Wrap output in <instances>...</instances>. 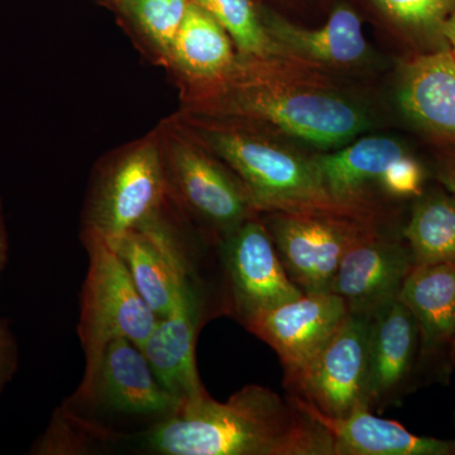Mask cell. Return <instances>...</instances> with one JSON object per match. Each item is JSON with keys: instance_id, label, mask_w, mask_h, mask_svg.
I'll use <instances>...</instances> for the list:
<instances>
[{"instance_id": "cb8c5ba5", "label": "cell", "mask_w": 455, "mask_h": 455, "mask_svg": "<svg viewBox=\"0 0 455 455\" xmlns=\"http://www.w3.org/2000/svg\"><path fill=\"white\" fill-rule=\"evenodd\" d=\"M397 28L416 40L444 42V27L455 0H373Z\"/></svg>"}, {"instance_id": "9c48e42d", "label": "cell", "mask_w": 455, "mask_h": 455, "mask_svg": "<svg viewBox=\"0 0 455 455\" xmlns=\"http://www.w3.org/2000/svg\"><path fill=\"white\" fill-rule=\"evenodd\" d=\"M164 185L157 148L140 147L104 179L90 214L89 232L116 250L131 232L157 220Z\"/></svg>"}, {"instance_id": "d6986e66", "label": "cell", "mask_w": 455, "mask_h": 455, "mask_svg": "<svg viewBox=\"0 0 455 455\" xmlns=\"http://www.w3.org/2000/svg\"><path fill=\"white\" fill-rule=\"evenodd\" d=\"M397 92L410 121L435 139L455 143V57L448 46L407 62Z\"/></svg>"}, {"instance_id": "1f68e13d", "label": "cell", "mask_w": 455, "mask_h": 455, "mask_svg": "<svg viewBox=\"0 0 455 455\" xmlns=\"http://www.w3.org/2000/svg\"><path fill=\"white\" fill-rule=\"evenodd\" d=\"M454 424H455V414H454Z\"/></svg>"}, {"instance_id": "8fae6325", "label": "cell", "mask_w": 455, "mask_h": 455, "mask_svg": "<svg viewBox=\"0 0 455 455\" xmlns=\"http://www.w3.org/2000/svg\"><path fill=\"white\" fill-rule=\"evenodd\" d=\"M79 403H95L116 414L164 419L181 403L164 390L139 346L119 338L110 341L94 376L76 392Z\"/></svg>"}, {"instance_id": "6da1fadb", "label": "cell", "mask_w": 455, "mask_h": 455, "mask_svg": "<svg viewBox=\"0 0 455 455\" xmlns=\"http://www.w3.org/2000/svg\"><path fill=\"white\" fill-rule=\"evenodd\" d=\"M217 109L305 149L329 152L373 125L361 95L324 73L280 56L243 57L217 80Z\"/></svg>"}, {"instance_id": "ba28073f", "label": "cell", "mask_w": 455, "mask_h": 455, "mask_svg": "<svg viewBox=\"0 0 455 455\" xmlns=\"http://www.w3.org/2000/svg\"><path fill=\"white\" fill-rule=\"evenodd\" d=\"M347 315L346 304L334 292L302 293L300 298L244 317L241 323L277 353L287 390L300 379Z\"/></svg>"}, {"instance_id": "83f0119b", "label": "cell", "mask_w": 455, "mask_h": 455, "mask_svg": "<svg viewBox=\"0 0 455 455\" xmlns=\"http://www.w3.org/2000/svg\"><path fill=\"white\" fill-rule=\"evenodd\" d=\"M435 178L455 197V152H448L435 164Z\"/></svg>"}, {"instance_id": "4316f807", "label": "cell", "mask_w": 455, "mask_h": 455, "mask_svg": "<svg viewBox=\"0 0 455 455\" xmlns=\"http://www.w3.org/2000/svg\"><path fill=\"white\" fill-rule=\"evenodd\" d=\"M17 346L4 322H0V394L17 370Z\"/></svg>"}, {"instance_id": "4fadbf2b", "label": "cell", "mask_w": 455, "mask_h": 455, "mask_svg": "<svg viewBox=\"0 0 455 455\" xmlns=\"http://www.w3.org/2000/svg\"><path fill=\"white\" fill-rule=\"evenodd\" d=\"M259 16L276 56L328 74L355 70L370 60L361 20L348 5H338L319 28L295 25L269 11H259Z\"/></svg>"}, {"instance_id": "ac0fdd59", "label": "cell", "mask_w": 455, "mask_h": 455, "mask_svg": "<svg viewBox=\"0 0 455 455\" xmlns=\"http://www.w3.org/2000/svg\"><path fill=\"white\" fill-rule=\"evenodd\" d=\"M116 251L158 319L170 313L180 293L196 281L190 259L157 220L131 232Z\"/></svg>"}, {"instance_id": "7a4b0ae2", "label": "cell", "mask_w": 455, "mask_h": 455, "mask_svg": "<svg viewBox=\"0 0 455 455\" xmlns=\"http://www.w3.org/2000/svg\"><path fill=\"white\" fill-rule=\"evenodd\" d=\"M140 443L160 455H335L331 433L298 398L259 385L226 403L206 394L181 403Z\"/></svg>"}, {"instance_id": "4dcf8cb0", "label": "cell", "mask_w": 455, "mask_h": 455, "mask_svg": "<svg viewBox=\"0 0 455 455\" xmlns=\"http://www.w3.org/2000/svg\"><path fill=\"white\" fill-rule=\"evenodd\" d=\"M451 368H453V370H455V339L453 341V346H451Z\"/></svg>"}, {"instance_id": "f546056e", "label": "cell", "mask_w": 455, "mask_h": 455, "mask_svg": "<svg viewBox=\"0 0 455 455\" xmlns=\"http://www.w3.org/2000/svg\"><path fill=\"white\" fill-rule=\"evenodd\" d=\"M5 259H7V239H5L4 229L0 220V272L4 267Z\"/></svg>"}, {"instance_id": "ffe728a7", "label": "cell", "mask_w": 455, "mask_h": 455, "mask_svg": "<svg viewBox=\"0 0 455 455\" xmlns=\"http://www.w3.org/2000/svg\"><path fill=\"white\" fill-rule=\"evenodd\" d=\"M296 398L331 433L335 455H455V439L415 435L396 421L379 418L367 407L331 418Z\"/></svg>"}, {"instance_id": "44dd1931", "label": "cell", "mask_w": 455, "mask_h": 455, "mask_svg": "<svg viewBox=\"0 0 455 455\" xmlns=\"http://www.w3.org/2000/svg\"><path fill=\"white\" fill-rule=\"evenodd\" d=\"M171 53L190 76L214 83L235 64L232 38L205 11L190 2Z\"/></svg>"}, {"instance_id": "484cf974", "label": "cell", "mask_w": 455, "mask_h": 455, "mask_svg": "<svg viewBox=\"0 0 455 455\" xmlns=\"http://www.w3.org/2000/svg\"><path fill=\"white\" fill-rule=\"evenodd\" d=\"M427 172L411 154L392 164L379 182V196L386 199H416L425 191Z\"/></svg>"}, {"instance_id": "52a82bcc", "label": "cell", "mask_w": 455, "mask_h": 455, "mask_svg": "<svg viewBox=\"0 0 455 455\" xmlns=\"http://www.w3.org/2000/svg\"><path fill=\"white\" fill-rule=\"evenodd\" d=\"M220 244L229 307L239 322L304 293L287 275L259 214L224 236Z\"/></svg>"}, {"instance_id": "603a6c76", "label": "cell", "mask_w": 455, "mask_h": 455, "mask_svg": "<svg viewBox=\"0 0 455 455\" xmlns=\"http://www.w3.org/2000/svg\"><path fill=\"white\" fill-rule=\"evenodd\" d=\"M205 9L238 47L243 57H268L275 55L274 44L269 40L259 11L252 0H191Z\"/></svg>"}, {"instance_id": "2e32d148", "label": "cell", "mask_w": 455, "mask_h": 455, "mask_svg": "<svg viewBox=\"0 0 455 455\" xmlns=\"http://www.w3.org/2000/svg\"><path fill=\"white\" fill-rule=\"evenodd\" d=\"M173 181L182 202L218 235V241L259 214L241 180L196 147H176Z\"/></svg>"}, {"instance_id": "7402d4cb", "label": "cell", "mask_w": 455, "mask_h": 455, "mask_svg": "<svg viewBox=\"0 0 455 455\" xmlns=\"http://www.w3.org/2000/svg\"><path fill=\"white\" fill-rule=\"evenodd\" d=\"M414 266L455 265V197L442 188L414 199L403 229Z\"/></svg>"}, {"instance_id": "f1b7e54d", "label": "cell", "mask_w": 455, "mask_h": 455, "mask_svg": "<svg viewBox=\"0 0 455 455\" xmlns=\"http://www.w3.org/2000/svg\"><path fill=\"white\" fill-rule=\"evenodd\" d=\"M443 36H444L445 44H447V46L455 57V12L449 18L447 25L444 27V31H443Z\"/></svg>"}, {"instance_id": "8992f818", "label": "cell", "mask_w": 455, "mask_h": 455, "mask_svg": "<svg viewBox=\"0 0 455 455\" xmlns=\"http://www.w3.org/2000/svg\"><path fill=\"white\" fill-rule=\"evenodd\" d=\"M371 322L348 313L289 395L331 418L367 407Z\"/></svg>"}, {"instance_id": "3957f363", "label": "cell", "mask_w": 455, "mask_h": 455, "mask_svg": "<svg viewBox=\"0 0 455 455\" xmlns=\"http://www.w3.org/2000/svg\"><path fill=\"white\" fill-rule=\"evenodd\" d=\"M203 140L241 180L256 212L331 214L352 220H370L341 205L328 193L314 154L263 131L212 127Z\"/></svg>"}, {"instance_id": "e0dca14e", "label": "cell", "mask_w": 455, "mask_h": 455, "mask_svg": "<svg viewBox=\"0 0 455 455\" xmlns=\"http://www.w3.org/2000/svg\"><path fill=\"white\" fill-rule=\"evenodd\" d=\"M202 299L196 281L188 284L170 313L158 319L140 347L156 379L181 403L208 394L197 373L196 357L197 331L203 317Z\"/></svg>"}, {"instance_id": "5bb4252c", "label": "cell", "mask_w": 455, "mask_h": 455, "mask_svg": "<svg viewBox=\"0 0 455 455\" xmlns=\"http://www.w3.org/2000/svg\"><path fill=\"white\" fill-rule=\"evenodd\" d=\"M420 334L421 379H448L455 339V265L414 266L398 295Z\"/></svg>"}, {"instance_id": "9a60e30c", "label": "cell", "mask_w": 455, "mask_h": 455, "mask_svg": "<svg viewBox=\"0 0 455 455\" xmlns=\"http://www.w3.org/2000/svg\"><path fill=\"white\" fill-rule=\"evenodd\" d=\"M410 154L392 137L367 136L334 149L314 152V161L328 193L341 205L383 223L379 182L392 164Z\"/></svg>"}, {"instance_id": "d4e9b609", "label": "cell", "mask_w": 455, "mask_h": 455, "mask_svg": "<svg viewBox=\"0 0 455 455\" xmlns=\"http://www.w3.org/2000/svg\"><path fill=\"white\" fill-rule=\"evenodd\" d=\"M191 0H131L143 31L164 51H171Z\"/></svg>"}, {"instance_id": "30bf717a", "label": "cell", "mask_w": 455, "mask_h": 455, "mask_svg": "<svg viewBox=\"0 0 455 455\" xmlns=\"http://www.w3.org/2000/svg\"><path fill=\"white\" fill-rule=\"evenodd\" d=\"M412 268L411 251L403 235L377 229L358 239L344 254L331 292L339 296L352 315L372 319L398 300Z\"/></svg>"}, {"instance_id": "277c9868", "label": "cell", "mask_w": 455, "mask_h": 455, "mask_svg": "<svg viewBox=\"0 0 455 455\" xmlns=\"http://www.w3.org/2000/svg\"><path fill=\"white\" fill-rule=\"evenodd\" d=\"M85 247L89 267L77 328L85 353V373L80 386L92 379L110 341L125 338L140 348L158 322L118 252L89 230Z\"/></svg>"}, {"instance_id": "5b68a950", "label": "cell", "mask_w": 455, "mask_h": 455, "mask_svg": "<svg viewBox=\"0 0 455 455\" xmlns=\"http://www.w3.org/2000/svg\"><path fill=\"white\" fill-rule=\"evenodd\" d=\"M287 275L304 293L331 292L344 254L385 224L304 212H260Z\"/></svg>"}, {"instance_id": "7c38bea8", "label": "cell", "mask_w": 455, "mask_h": 455, "mask_svg": "<svg viewBox=\"0 0 455 455\" xmlns=\"http://www.w3.org/2000/svg\"><path fill=\"white\" fill-rule=\"evenodd\" d=\"M420 334L414 316L400 301L372 317L368 357L367 407L382 414L401 405L421 379Z\"/></svg>"}]
</instances>
